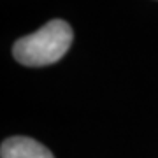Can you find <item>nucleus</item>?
I'll list each match as a JSON object with an SVG mask.
<instances>
[{
    "mask_svg": "<svg viewBox=\"0 0 158 158\" xmlns=\"http://www.w3.org/2000/svg\"><path fill=\"white\" fill-rule=\"evenodd\" d=\"M74 39L70 25L63 19H53L34 34L18 39L12 46V56L27 67H44L56 63L69 51Z\"/></svg>",
    "mask_w": 158,
    "mask_h": 158,
    "instance_id": "nucleus-1",
    "label": "nucleus"
},
{
    "mask_svg": "<svg viewBox=\"0 0 158 158\" xmlns=\"http://www.w3.org/2000/svg\"><path fill=\"white\" fill-rule=\"evenodd\" d=\"M2 158H55L53 153L40 142L30 137H9L0 148Z\"/></svg>",
    "mask_w": 158,
    "mask_h": 158,
    "instance_id": "nucleus-2",
    "label": "nucleus"
}]
</instances>
